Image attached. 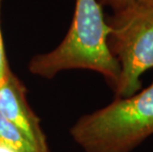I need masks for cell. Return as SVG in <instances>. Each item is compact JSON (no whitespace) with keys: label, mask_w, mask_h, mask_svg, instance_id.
Listing matches in <instances>:
<instances>
[{"label":"cell","mask_w":153,"mask_h":152,"mask_svg":"<svg viewBox=\"0 0 153 152\" xmlns=\"http://www.w3.org/2000/svg\"><path fill=\"white\" fill-rule=\"evenodd\" d=\"M109 33L98 0H75L73 19L65 38L54 50L35 56L29 63V70L47 79L64 70H92L103 75L115 90L120 69L110 50Z\"/></svg>","instance_id":"obj_1"},{"label":"cell","mask_w":153,"mask_h":152,"mask_svg":"<svg viewBox=\"0 0 153 152\" xmlns=\"http://www.w3.org/2000/svg\"><path fill=\"white\" fill-rule=\"evenodd\" d=\"M70 134L85 152H131L153 135V81L132 96L116 98L82 116Z\"/></svg>","instance_id":"obj_2"},{"label":"cell","mask_w":153,"mask_h":152,"mask_svg":"<svg viewBox=\"0 0 153 152\" xmlns=\"http://www.w3.org/2000/svg\"><path fill=\"white\" fill-rule=\"evenodd\" d=\"M108 44L120 65L116 98H126L141 89L140 76L153 68V14L135 4L105 16Z\"/></svg>","instance_id":"obj_3"},{"label":"cell","mask_w":153,"mask_h":152,"mask_svg":"<svg viewBox=\"0 0 153 152\" xmlns=\"http://www.w3.org/2000/svg\"><path fill=\"white\" fill-rule=\"evenodd\" d=\"M0 114L29 138L40 152H51L41 121L29 105L27 89L10 71L0 83Z\"/></svg>","instance_id":"obj_4"},{"label":"cell","mask_w":153,"mask_h":152,"mask_svg":"<svg viewBox=\"0 0 153 152\" xmlns=\"http://www.w3.org/2000/svg\"><path fill=\"white\" fill-rule=\"evenodd\" d=\"M0 144L14 152H40L17 127L0 114Z\"/></svg>","instance_id":"obj_5"},{"label":"cell","mask_w":153,"mask_h":152,"mask_svg":"<svg viewBox=\"0 0 153 152\" xmlns=\"http://www.w3.org/2000/svg\"><path fill=\"white\" fill-rule=\"evenodd\" d=\"M0 14H1V0H0ZM10 71L6 53L4 48V43H3L2 31H1V22H0V83H1Z\"/></svg>","instance_id":"obj_6"},{"label":"cell","mask_w":153,"mask_h":152,"mask_svg":"<svg viewBox=\"0 0 153 152\" xmlns=\"http://www.w3.org/2000/svg\"><path fill=\"white\" fill-rule=\"evenodd\" d=\"M98 2L102 7L108 6L114 13H118L132 6L134 0H98Z\"/></svg>","instance_id":"obj_7"},{"label":"cell","mask_w":153,"mask_h":152,"mask_svg":"<svg viewBox=\"0 0 153 152\" xmlns=\"http://www.w3.org/2000/svg\"><path fill=\"white\" fill-rule=\"evenodd\" d=\"M133 4L153 14V0H134Z\"/></svg>","instance_id":"obj_8"},{"label":"cell","mask_w":153,"mask_h":152,"mask_svg":"<svg viewBox=\"0 0 153 152\" xmlns=\"http://www.w3.org/2000/svg\"><path fill=\"white\" fill-rule=\"evenodd\" d=\"M0 152H14L12 149H10L9 147L5 146L3 144H0Z\"/></svg>","instance_id":"obj_9"}]
</instances>
